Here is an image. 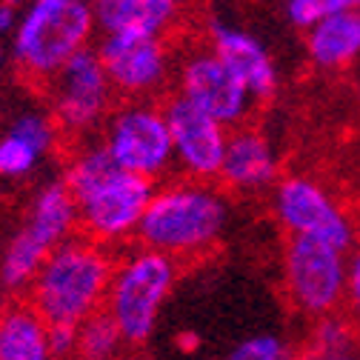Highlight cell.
I'll list each match as a JSON object with an SVG mask.
<instances>
[{
    "mask_svg": "<svg viewBox=\"0 0 360 360\" xmlns=\"http://www.w3.org/2000/svg\"><path fill=\"white\" fill-rule=\"evenodd\" d=\"M66 186L77 200L80 235L103 246L138 235L155 180L120 169L101 141L80 143L66 163Z\"/></svg>",
    "mask_w": 360,
    "mask_h": 360,
    "instance_id": "cell-1",
    "label": "cell"
},
{
    "mask_svg": "<svg viewBox=\"0 0 360 360\" xmlns=\"http://www.w3.org/2000/svg\"><path fill=\"white\" fill-rule=\"evenodd\" d=\"M226 220V195L212 186V180L189 177L155 189L134 238L174 260H192L217 246Z\"/></svg>",
    "mask_w": 360,
    "mask_h": 360,
    "instance_id": "cell-2",
    "label": "cell"
},
{
    "mask_svg": "<svg viewBox=\"0 0 360 360\" xmlns=\"http://www.w3.org/2000/svg\"><path fill=\"white\" fill-rule=\"evenodd\" d=\"M112 272L115 260L106 246L75 235L49 252L26 295L49 326H77L106 306Z\"/></svg>",
    "mask_w": 360,
    "mask_h": 360,
    "instance_id": "cell-3",
    "label": "cell"
},
{
    "mask_svg": "<svg viewBox=\"0 0 360 360\" xmlns=\"http://www.w3.org/2000/svg\"><path fill=\"white\" fill-rule=\"evenodd\" d=\"M98 32L89 0H29L15 26V63L32 83L46 86L52 75Z\"/></svg>",
    "mask_w": 360,
    "mask_h": 360,
    "instance_id": "cell-4",
    "label": "cell"
},
{
    "mask_svg": "<svg viewBox=\"0 0 360 360\" xmlns=\"http://www.w3.org/2000/svg\"><path fill=\"white\" fill-rule=\"evenodd\" d=\"M174 281L177 260L146 246L115 263L106 295V311L120 326L126 343L141 346L152 338Z\"/></svg>",
    "mask_w": 360,
    "mask_h": 360,
    "instance_id": "cell-5",
    "label": "cell"
},
{
    "mask_svg": "<svg viewBox=\"0 0 360 360\" xmlns=\"http://www.w3.org/2000/svg\"><path fill=\"white\" fill-rule=\"evenodd\" d=\"M101 143L120 169L152 180L174 166V146L163 106L152 101H126L120 109L109 112Z\"/></svg>",
    "mask_w": 360,
    "mask_h": 360,
    "instance_id": "cell-6",
    "label": "cell"
},
{
    "mask_svg": "<svg viewBox=\"0 0 360 360\" xmlns=\"http://www.w3.org/2000/svg\"><path fill=\"white\" fill-rule=\"evenodd\" d=\"M52 117L60 134L83 138L92 129L103 126L112 112L115 89L98 58V49H80L72 55L46 83Z\"/></svg>",
    "mask_w": 360,
    "mask_h": 360,
    "instance_id": "cell-7",
    "label": "cell"
},
{
    "mask_svg": "<svg viewBox=\"0 0 360 360\" xmlns=\"http://www.w3.org/2000/svg\"><path fill=\"white\" fill-rule=\"evenodd\" d=\"M283 283L295 309L326 318L346 297V252L314 238L289 235L283 249Z\"/></svg>",
    "mask_w": 360,
    "mask_h": 360,
    "instance_id": "cell-8",
    "label": "cell"
},
{
    "mask_svg": "<svg viewBox=\"0 0 360 360\" xmlns=\"http://www.w3.org/2000/svg\"><path fill=\"white\" fill-rule=\"evenodd\" d=\"M98 58L115 95L123 101H149L169 83L172 52L163 34L112 32L98 43Z\"/></svg>",
    "mask_w": 360,
    "mask_h": 360,
    "instance_id": "cell-9",
    "label": "cell"
},
{
    "mask_svg": "<svg viewBox=\"0 0 360 360\" xmlns=\"http://www.w3.org/2000/svg\"><path fill=\"white\" fill-rule=\"evenodd\" d=\"M177 92L223 126H240L255 112V98L212 46H198L177 66Z\"/></svg>",
    "mask_w": 360,
    "mask_h": 360,
    "instance_id": "cell-10",
    "label": "cell"
},
{
    "mask_svg": "<svg viewBox=\"0 0 360 360\" xmlns=\"http://www.w3.org/2000/svg\"><path fill=\"white\" fill-rule=\"evenodd\" d=\"M275 214L292 238H314L340 252H349L354 243L352 220L311 177L295 174L281 180L275 189Z\"/></svg>",
    "mask_w": 360,
    "mask_h": 360,
    "instance_id": "cell-11",
    "label": "cell"
},
{
    "mask_svg": "<svg viewBox=\"0 0 360 360\" xmlns=\"http://www.w3.org/2000/svg\"><path fill=\"white\" fill-rule=\"evenodd\" d=\"M163 115L172 131L174 163L180 172L195 180H217L223 155H226L229 126H223L180 92L163 103Z\"/></svg>",
    "mask_w": 360,
    "mask_h": 360,
    "instance_id": "cell-12",
    "label": "cell"
},
{
    "mask_svg": "<svg viewBox=\"0 0 360 360\" xmlns=\"http://www.w3.org/2000/svg\"><path fill=\"white\" fill-rule=\"evenodd\" d=\"M209 46L240 77V83L249 89L257 103L269 101L278 92V66L252 32L232 26V23H223V20H212Z\"/></svg>",
    "mask_w": 360,
    "mask_h": 360,
    "instance_id": "cell-13",
    "label": "cell"
},
{
    "mask_svg": "<svg viewBox=\"0 0 360 360\" xmlns=\"http://www.w3.org/2000/svg\"><path fill=\"white\" fill-rule=\"evenodd\" d=\"M217 180L232 192H263L278 184V155L266 134L240 123L229 129Z\"/></svg>",
    "mask_w": 360,
    "mask_h": 360,
    "instance_id": "cell-14",
    "label": "cell"
},
{
    "mask_svg": "<svg viewBox=\"0 0 360 360\" xmlns=\"http://www.w3.org/2000/svg\"><path fill=\"white\" fill-rule=\"evenodd\" d=\"M101 34H169L186 18L192 0H89Z\"/></svg>",
    "mask_w": 360,
    "mask_h": 360,
    "instance_id": "cell-15",
    "label": "cell"
},
{
    "mask_svg": "<svg viewBox=\"0 0 360 360\" xmlns=\"http://www.w3.org/2000/svg\"><path fill=\"white\" fill-rule=\"evenodd\" d=\"M0 360H55L49 323L29 297L0 309Z\"/></svg>",
    "mask_w": 360,
    "mask_h": 360,
    "instance_id": "cell-16",
    "label": "cell"
},
{
    "mask_svg": "<svg viewBox=\"0 0 360 360\" xmlns=\"http://www.w3.org/2000/svg\"><path fill=\"white\" fill-rule=\"evenodd\" d=\"M309 63L323 72H340L360 60V9L329 15L306 29Z\"/></svg>",
    "mask_w": 360,
    "mask_h": 360,
    "instance_id": "cell-17",
    "label": "cell"
},
{
    "mask_svg": "<svg viewBox=\"0 0 360 360\" xmlns=\"http://www.w3.org/2000/svg\"><path fill=\"white\" fill-rule=\"evenodd\" d=\"M23 229L49 249L60 246L63 240H69L80 232L77 200H75L72 189L66 186V180H60V184H46L34 195Z\"/></svg>",
    "mask_w": 360,
    "mask_h": 360,
    "instance_id": "cell-18",
    "label": "cell"
},
{
    "mask_svg": "<svg viewBox=\"0 0 360 360\" xmlns=\"http://www.w3.org/2000/svg\"><path fill=\"white\" fill-rule=\"evenodd\" d=\"M49 246H43L26 229H18L12 240L0 252V286L12 295H20L32 286L34 275L40 272L43 260L49 257Z\"/></svg>",
    "mask_w": 360,
    "mask_h": 360,
    "instance_id": "cell-19",
    "label": "cell"
},
{
    "mask_svg": "<svg viewBox=\"0 0 360 360\" xmlns=\"http://www.w3.org/2000/svg\"><path fill=\"white\" fill-rule=\"evenodd\" d=\"M120 343L126 340L115 318L106 311V306L77 323V354L80 357H115Z\"/></svg>",
    "mask_w": 360,
    "mask_h": 360,
    "instance_id": "cell-20",
    "label": "cell"
},
{
    "mask_svg": "<svg viewBox=\"0 0 360 360\" xmlns=\"http://www.w3.org/2000/svg\"><path fill=\"white\" fill-rule=\"evenodd\" d=\"M352 9H360V0H286V18L292 20V26L303 32L329 15H340Z\"/></svg>",
    "mask_w": 360,
    "mask_h": 360,
    "instance_id": "cell-21",
    "label": "cell"
},
{
    "mask_svg": "<svg viewBox=\"0 0 360 360\" xmlns=\"http://www.w3.org/2000/svg\"><path fill=\"white\" fill-rule=\"evenodd\" d=\"M40 160V152L29 146L15 131H6L0 138V177H23Z\"/></svg>",
    "mask_w": 360,
    "mask_h": 360,
    "instance_id": "cell-22",
    "label": "cell"
},
{
    "mask_svg": "<svg viewBox=\"0 0 360 360\" xmlns=\"http://www.w3.org/2000/svg\"><path fill=\"white\" fill-rule=\"evenodd\" d=\"M226 360H292V357L281 338L255 335V338H246L243 343H238Z\"/></svg>",
    "mask_w": 360,
    "mask_h": 360,
    "instance_id": "cell-23",
    "label": "cell"
},
{
    "mask_svg": "<svg viewBox=\"0 0 360 360\" xmlns=\"http://www.w3.org/2000/svg\"><path fill=\"white\" fill-rule=\"evenodd\" d=\"M349 349V329L338 318H323L314 332V354H335Z\"/></svg>",
    "mask_w": 360,
    "mask_h": 360,
    "instance_id": "cell-24",
    "label": "cell"
},
{
    "mask_svg": "<svg viewBox=\"0 0 360 360\" xmlns=\"http://www.w3.org/2000/svg\"><path fill=\"white\" fill-rule=\"evenodd\" d=\"M49 338H52V352H55V360L77 354V326H69V323L49 326Z\"/></svg>",
    "mask_w": 360,
    "mask_h": 360,
    "instance_id": "cell-25",
    "label": "cell"
},
{
    "mask_svg": "<svg viewBox=\"0 0 360 360\" xmlns=\"http://www.w3.org/2000/svg\"><path fill=\"white\" fill-rule=\"evenodd\" d=\"M346 297L352 311L360 318V249H354V255L346 260Z\"/></svg>",
    "mask_w": 360,
    "mask_h": 360,
    "instance_id": "cell-26",
    "label": "cell"
},
{
    "mask_svg": "<svg viewBox=\"0 0 360 360\" xmlns=\"http://www.w3.org/2000/svg\"><path fill=\"white\" fill-rule=\"evenodd\" d=\"M18 26V6H9L0 0V32H12Z\"/></svg>",
    "mask_w": 360,
    "mask_h": 360,
    "instance_id": "cell-27",
    "label": "cell"
},
{
    "mask_svg": "<svg viewBox=\"0 0 360 360\" xmlns=\"http://www.w3.org/2000/svg\"><path fill=\"white\" fill-rule=\"evenodd\" d=\"M314 360H357V357L346 349V352H335V354H314Z\"/></svg>",
    "mask_w": 360,
    "mask_h": 360,
    "instance_id": "cell-28",
    "label": "cell"
},
{
    "mask_svg": "<svg viewBox=\"0 0 360 360\" xmlns=\"http://www.w3.org/2000/svg\"><path fill=\"white\" fill-rule=\"evenodd\" d=\"M4 4H9V6H23L26 0H4Z\"/></svg>",
    "mask_w": 360,
    "mask_h": 360,
    "instance_id": "cell-29",
    "label": "cell"
},
{
    "mask_svg": "<svg viewBox=\"0 0 360 360\" xmlns=\"http://www.w3.org/2000/svg\"><path fill=\"white\" fill-rule=\"evenodd\" d=\"M77 360H115V357H80L77 354Z\"/></svg>",
    "mask_w": 360,
    "mask_h": 360,
    "instance_id": "cell-30",
    "label": "cell"
},
{
    "mask_svg": "<svg viewBox=\"0 0 360 360\" xmlns=\"http://www.w3.org/2000/svg\"><path fill=\"white\" fill-rule=\"evenodd\" d=\"M354 86H357V98H360V75H357V83Z\"/></svg>",
    "mask_w": 360,
    "mask_h": 360,
    "instance_id": "cell-31",
    "label": "cell"
},
{
    "mask_svg": "<svg viewBox=\"0 0 360 360\" xmlns=\"http://www.w3.org/2000/svg\"><path fill=\"white\" fill-rule=\"evenodd\" d=\"M0 60H4V49H0Z\"/></svg>",
    "mask_w": 360,
    "mask_h": 360,
    "instance_id": "cell-32",
    "label": "cell"
}]
</instances>
